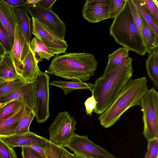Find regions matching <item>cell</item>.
<instances>
[{
    "label": "cell",
    "mask_w": 158,
    "mask_h": 158,
    "mask_svg": "<svg viewBox=\"0 0 158 158\" xmlns=\"http://www.w3.org/2000/svg\"><path fill=\"white\" fill-rule=\"evenodd\" d=\"M133 60L130 57L115 69L103 77L96 79L91 91L96 102L93 111L98 114L104 112L132 76Z\"/></svg>",
    "instance_id": "cell-1"
},
{
    "label": "cell",
    "mask_w": 158,
    "mask_h": 158,
    "mask_svg": "<svg viewBox=\"0 0 158 158\" xmlns=\"http://www.w3.org/2000/svg\"><path fill=\"white\" fill-rule=\"evenodd\" d=\"M97 65L92 54L72 52L56 56L45 72L64 79L85 82L94 75Z\"/></svg>",
    "instance_id": "cell-2"
},
{
    "label": "cell",
    "mask_w": 158,
    "mask_h": 158,
    "mask_svg": "<svg viewBox=\"0 0 158 158\" xmlns=\"http://www.w3.org/2000/svg\"><path fill=\"white\" fill-rule=\"evenodd\" d=\"M148 90L146 77L130 79L110 107L99 115L101 125L105 128L113 126L127 110L140 105L142 98Z\"/></svg>",
    "instance_id": "cell-3"
},
{
    "label": "cell",
    "mask_w": 158,
    "mask_h": 158,
    "mask_svg": "<svg viewBox=\"0 0 158 158\" xmlns=\"http://www.w3.org/2000/svg\"><path fill=\"white\" fill-rule=\"evenodd\" d=\"M110 28L116 42L139 55L147 53L142 36L133 20L128 0L121 12L114 19Z\"/></svg>",
    "instance_id": "cell-4"
},
{
    "label": "cell",
    "mask_w": 158,
    "mask_h": 158,
    "mask_svg": "<svg viewBox=\"0 0 158 158\" xmlns=\"http://www.w3.org/2000/svg\"><path fill=\"white\" fill-rule=\"evenodd\" d=\"M139 106L143 114L144 136L148 140L158 138V93L154 88L148 90Z\"/></svg>",
    "instance_id": "cell-5"
},
{
    "label": "cell",
    "mask_w": 158,
    "mask_h": 158,
    "mask_svg": "<svg viewBox=\"0 0 158 158\" xmlns=\"http://www.w3.org/2000/svg\"><path fill=\"white\" fill-rule=\"evenodd\" d=\"M76 123L67 111L60 112L49 128V141L58 147H64L75 133Z\"/></svg>",
    "instance_id": "cell-6"
},
{
    "label": "cell",
    "mask_w": 158,
    "mask_h": 158,
    "mask_svg": "<svg viewBox=\"0 0 158 158\" xmlns=\"http://www.w3.org/2000/svg\"><path fill=\"white\" fill-rule=\"evenodd\" d=\"M50 76L42 72L34 81L35 98L33 112L37 123L46 122L50 116L49 110Z\"/></svg>",
    "instance_id": "cell-7"
},
{
    "label": "cell",
    "mask_w": 158,
    "mask_h": 158,
    "mask_svg": "<svg viewBox=\"0 0 158 158\" xmlns=\"http://www.w3.org/2000/svg\"><path fill=\"white\" fill-rule=\"evenodd\" d=\"M27 12L49 30L62 40L66 31V25L58 16L52 10L45 9L36 4L27 5Z\"/></svg>",
    "instance_id": "cell-8"
},
{
    "label": "cell",
    "mask_w": 158,
    "mask_h": 158,
    "mask_svg": "<svg viewBox=\"0 0 158 158\" xmlns=\"http://www.w3.org/2000/svg\"><path fill=\"white\" fill-rule=\"evenodd\" d=\"M65 147L74 153L88 158H117L90 140L86 135L81 136L75 133Z\"/></svg>",
    "instance_id": "cell-9"
},
{
    "label": "cell",
    "mask_w": 158,
    "mask_h": 158,
    "mask_svg": "<svg viewBox=\"0 0 158 158\" xmlns=\"http://www.w3.org/2000/svg\"><path fill=\"white\" fill-rule=\"evenodd\" d=\"M32 34L38 37L54 55L65 53L68 47L62 40L51 32L36 20L32 17Z\"/></svg>",
    "instance_id": "cell-10"
},
{
    "label": "cell",
    "mask_w": 158,
    "mask_h": 158,
    "mask_svg": "<svg viewBox=\"0 0 158 158\" xmlns=\"http://www.w3.org/2000/svg\"><path fill=\"white\" fill-rule=\"evenodd\" d=\"M110 0H87L82 10L84 18L91 23H97L110 19Z\"/></svg>",
    "instance_id": "cell-11"
},
{
    "label": "cell",
    "mask_w": 158,
    "mask_h": 158,
    "mask_svg": "<svg viewBox=\"0 0 158 158\" xmlns=\"http://www.w3.org/2000/svg\"><path fill=\"white\" fill-rule=\"evenodd\" d=\"M34 81L26 83L19 89L0 98V104L2 106L12 101L18 100L23 102L33 111L35 98Z\"/></svg>",
    "instance_id": "cell-12"
},
{
    "label": "cell",
    "mask_w": 158,
    "mask_h": 158,
    "mask_svg": "<svg viewBox=\"0 0 158 158\" xmlns=\"http://www.w3.org/2000/svg\"><path fill=\"white\" fill-rule=\"evenodd\" d=\"M31 48L24 34L18 24L15 26V36L11 55L17 72L28 55Z\"/></svg>",
    "instance_id": "cell-13"
},
{
    "label": "cell",
    "mask_w": 158,
    "mask_h": 158,
    "mask_svg": "<svg viewBox=\"0 0 158 158\" xmlns=\"http://www.w3.org/2000/svg\"><path fill=\"white\" fill-rule=\"evenodd\" d=\"M0 139L13 149L17 147H26L36 143L44 148L49 140L31 132L0 137Z\"/></svg>",
    "instance_id": "cell-14"
},
{
    "label": "cell",
    "mask_w": 158,
    "mask_h": 158,
    "mask_svg": "<svg viewBox=\"0 0 158 158\" xmlns=\"http://www.w3.org/2000/svg\"><path fill=\"white\" fill-rule=\"evenodd\" d=\"M38 63L30 48L19 70L17 72L18 77L26 83L34 82L42 72L39 67Z\"/></svg>",
    "instance_id": "cell-15"
},
{
    "label": "cell",
    "mask_w": 158,
    "mask_h": 158,
    "mask_svg": "<svg viewBox=\"0 0 158 158\" xmlns=\"http://www.w3.org/2000/svg\"><path fill=\"white\" fill-rule=\"evenodd\" d=\"M30 110L24 104L12 115L0 121V137L13 135L20 120Z\"/></svg>",
    "instance_id": "cell-16"
},
{
    "label": "cell",
    "mask_w": 158,
    "mask_h": 158,
    "mask_svg": "<svg viewBox=\"0 0 158 158\" xmlns=\"http://www.w3.org/2000/svg\"><path fill=\"white\" fill-rule=\"evenodd\" d=\"M0 21L6 30L13 46L17 21L12 7L1 0H0Z\"/></svg>",
    "instance_id": "cell-17"
},
{
    "label": "cell",
    "mask_w": 158,
    "mask_h": 158,
    "mask_svg": "<svg viewBox=\"0 0 158 158\" xmlns=\"http://www.w3.org/2000/svg\"><path fill=\"white\" fill-rule=\"evenodd\" d=\"M26 6L12 8L18 23L22 29L27 42L30 45L32 34V23L31 19L27 14Z\"/></svg>",
    "instance_id": "cell-18"
},
{
    "label": "cell",
    "mask_w": 158,
    "mask_h": 158,
    "mask_svg": "<svg viewBox=\"0 0 158 158\" xmlns=\"http://www.w3.org/2000/svg\"><path fill=\"white\" fill-rule=\"evenodd\" d=\"M129 50L126 48H120L108 56L107 66L103 74V77L116 69L121 63L129 57Z\"/></svg>",
    "instance_id": "cell-19"
},
{
    "label": "cell",
    "mask_w": 158,
    "mask_h": 158,
    "mask_svg": "<svg viewBox=\"0 0 158 158\" xmlns=\"http://www.w3.org/2000/svg\"><path fill=\"white\" fill-rule=\"evenodd\" d=\"M140 16L142 21V38L146 52L149 54L158 47V36L141 14Z\"/></svg>",
    "instance_id": "cell-20"
},
{
    "label": "cell",
    "mask_w": 158,
    "mask_h": 158,
    "mask_svg": "<svg viewBox=\"0 0 158 158\" xmlns=\"http://www.w3.org/2000/svg\"><path fill=\"white\" fill-rule=\"evenodd\" d=\"M18 77L11 53L6 52L0 63V78L8 81L15 80Z\"/></svg>",
    "instance_id": "cell-21"
},
{
    "label": "cell",
    "mask_w": 158,
    "mask_h": 158,
    "mask_svg": "<svg viewBox=\"0 0 158 158\" xmlns=\"http://www.w3.org/2000/svg\"><path fill=\"white\" fill-rule=\"evenodd\" d=\"M49 85L57 86L61 88L64 91L65 95L71 93L77 89H84L92 90L94 84L79 81H64L62 80H54Z\"/></svg>",
    "instance_id": "cell-22"
},
{
    "label": "cell",
    "mask_w": 158,
    "mask_h": 158,
    "mask_svg": "<svg viewBox=\"0 0 158 158\" xmlns=\"http://www.w3.org/2000/svg\"><path fill=\"white\" fill-rule=\"evenodd\" d=\"M147 73L155 86L158 88V47L149 54L146 61Z\"/></svg>",
    "instance_id": "cell-23"
},
{
    "label": "cell",
    "mask_w": 158,
    "mask_h": 158,
    "mask_svg": "<svg viewBox=\"0 0 158 158\" xmlns=\"http://www.w3.org/2000/svg\"><path fill=\"white\" fill-rule=\"evenodd\" d=\"M30 47L38 62L42 61L43 59L49 60L55 56L48 49L41 40L35 36L30 41Z\"/></svg>",
    "instance_id": "cell-24"
},
{
    "label": "cell",
    "mask_w": 158,
    "mask_h": 158,
    "mask_svg": "<svg viewBox=\"0 0 158 158\" xmlns=\"http://www.w3.org/2000/svg\"><path fill=\"white\" fill-rule=\"evenodd\" d=\"M25 83L19 77L0 83V98L19 89Z\"/></svg>",
    "instance_id": "cell-25"
},
{
    "label": "cell",
    "mask_w": 158,
    "mask_h": 158,
    "mask_svg": "<svg viewBox=\"0 0 158 158\" xmlns=\"http://www.w3.org/2000/svg\"><path fill=\"white\" fill-rule=\"evenodd\" d=\"M24 104L20 101L14 100L2 106L0 109V121L12 115Z\"/></svg>",
    "instance_id": "cell-26"
},
{
    "label": "cell",
    "mask_w": 158,
    "mask_h": 158,
    "mask_svg": "<svg viewBox=\"0 0 158 158\" xmlns=\"http://www.w3.org/2000/svg\"><path fill=\"white\" fill-rule=\"evenodd\" d=\"M35 116L33 111L30 110L27 114L20 120L13 135L23 134L30 132V126Z\"/></svg>",
    "instance_id": "cell-27"
},
{
    "label": "cell",
    "mask_w": 158,
    "mask_h": 158,
    "mask_svg": "<svg viewBox=\"0 0 158 158\" xmlns=\"http://www.w3.org/2000/svg\"><path fill=\"white\" fill-rule=\"evenodd\" d=\"M140 14L158 36V26L153 19L139 3V0H132Z\"/></svg>",
    "instance_id": "cell-28"
},
{
    "label": "cell",
    "mask_w": 158,
    "mask_h": 158,
    "mask_svg": "<svg viewBox=\"0 0 158 158\" xmlns=\"http://www.w3.org/2000/svg\"><path fill=\"white\" fill-rule=\"evenodd\" d=\"M140 4L152 16L157 24H158V2L156 0H139Z\"/></svg>",
    "instance_id": "cell-29"
},
{
    "label": "cell",
    "mask_w": 158,
    "mask_h": 158,
    "mask_svg": "<svg viewBox=\"0 0 158 158\" xmlns=\"http://www.w3.org/2000/svg\"><path fill=\"white\" fill-rule=\"evenodd\" d=\"M109 9L110 19H114L122 10L127 0H110Z\"/></svg>",
    "instance_id": "cell-30"
},
{
    "label": "cell",
    "mask_w": 158,
    "mask_h": 158,
    "mask_svg": "<svg viewBox=\"0 0 158 158\" xmlns=\"http://www.w3.org/2000/svg\"><path fill=\"white\" fill-rule=\"evenodd\" d=\"M0 44L6 52H11L12 45L8 34L0 21Z\"/></svg>",
    "instance_id": "cell-31"
},
{
    "label": "cell",
    "mask_w": 158,
    "mask_h": 158,
    "mask_svg": "<svg viewBox=\"0 0 158 158\" xmlns=\"http://www.w3.org/2000/svg\"><path fill=\"white\" fill-rule=\"evenodd\" d=\"M148 140L147 150L144 158H158V138Z\"/></svg>",
    "instance_id": "cell-32"
},
{
    "label": "cell",
    "mask_w": 158,
    "mask_h": 158,
    "mask_svg": "<svg viewBox=\"0 0 158 158\" xmlns=\"http://www.w3.org/2000/svg\"><path fill=\"white\" fill-rule=\"evenodd\" d=\"M13 149L0 139V158H17Z\"/></svg>",
    "instance_id": "cell-33"
},
{
    "label": "cell",
    "mask_w": 158,
    "mask_h": 158,
    "mask_svg": "<svg viewBox=\"0 0 158 158\" xmlns=\"http://www.w3.org/2000/svg\"><path fill=\"white\" fill-rule=\"evenodd\" d=\"M134 22L137 26L142 36V19L140 14L132 0H128Z\"/></svg>",
    "instance_id": "cell-34"
},
{
    "label": "cell",
    "mask_w": 158,
    "mask_h": 158,
    "mask_svg": "<svg viewBox=\"0 0 158 158\" xmlns=\"http://www.w3.org/2000/svg\"><path fill=\"white\" fill-rule=\"evenodd\" d=\"M47 158H60L59 147L49 140L44 148Z\"/></svg>",
    "instance_id": "cell-35"
},
{
    "label": "cell",
    "mask_w": 158,
    "mask_h": 158,
    "mask_svg": "<svg viewBox=\"0 0 158 158\" xmlns=\"http://www.w3.org/2000/svg\"><path fill=\"white\" fill-rule=\"evenodd\" d=\"M23 158H45L33 149L26 147H21Z\"/></svg>",
    "instance_id": "cell-36"
},
{
    "label": "cell",
    "mask_w": 158,
    "mask_h": 158,
    "mask_svg": "<svg viewBox=\"0 0 158 158\" xmlns=\"http://www.w3.org/2000/svg\"><path fill=\"white\" fill-rule=\"evenodd\" d=\"M84 105L86 113L88 115H91L96 105V102L93 95L86 99Z\"/></svg>",
    "instance_id": "cell-37"
},
{
    "label": "cell",
    "mask_w": 158,
    "mask_h": 158,
    "mask_svg": "<svg viewBox=\"0 0 158 158\" xmlns=\"http://www.w3.org/2000/svg\"><path fill=\"white\" fill-rule=\"evenodd\" d=\"M3 2L12 7L27 5L26 1L24 0H1Z\"/></svg>",
    "instance_id": "cell-38"
},
{
    "label": "cell",
    "mask_w": 158,
    "mask_h": 158,
    "mask_svg": "<svg viewBox=\"0 0 158 158\" xmlns=\"http://www.w3.org/2000/svg\"><path fill=\"white\" fill-rule=\"evenodd\" d=\"M56 0H40L36 3L39 7L48 10H52V6Z\"/></svg>",
    "instance_id": "cell-39"
},
{
    "label": "cell",
    "mask_w": 158,
    "mask_h": 158,
    "mask_svg": "<svg viewBox=\"0 0 158 158\" xmlns=\"http://www.w3.org/2000/svg\"><path fill=\"white\" fill-rule=\"evenodd\" d=\"M26 147L33 149L44 158H47L44 148L39 144L35 143Z\"/></svg>",
    "instance_id": "cell-40"
},
{
    "label": "cell",
    "mask_w": 158,
    "mask_h": 158,
    "mask_svg": "<svg viewBox=\"0 0 158 158\" xmlns=\"http://www.w3.org/2000/svg\"><path fill=\"white\" fill-rule=\"evenodd\" d=\"M60 158H73V154L69 152L64 147H59Z\"/></svg>",
    "instance_id": "cell-41"
},
{
    "label": "cell",
    "mask_w": 158,
    "mask_h": 158,
    "mask_svg": "<svg viewBox=\"0 0 158 158\" xmlns=\"http://www.w3.org/2000/svg\"><path fill=\"white\" fill-rule=\"evenodd\" d=\"M39 0H27L26 1L27 5L35 4L37 3Z\"/></svg>",
    "instance_id": "cell-42"
},
{
    "label": "cell",
    "mask_w": 158,
    "mask_h": 158,
    "mask_svg": "<svg viewBox=\"0 0 158 158\" xmlns=\"http://www.w3.org/2000/svg\"><path fill=\"white\" fill-rule=\"evenodd\" d=\"M5 53V49L0 44V55L3 56Z\"/></svg>",
    "instance_id": "cell-43"
},
{
    "label": "cell",
    "mask_w": 158,
    "mask_h": 158,
    "mask_svg": "<svg viewBox=\"0 0 158 158\" xmlns=\"http://www.w3.org/2000/svg\"><path fill=\"white\" fill-rule=\"evenodd\" d=\"M73 158H88L75 153L73 154Z\"/></svg>",
    "instance_id": "cell-44"
},
{
    "label": "cell",
    "mask_w": 158,
    "mask_h": 158,
    "mask_svg": "<svg viewBox=\"0 0 158 158\" xmlns=\"http://www.w3.org/2000/svg\"><path fill=\"white\" fill-rule=\"evenodd\" d=\"M6 81L3 79L0 78V83H2V82H4Z\"/></svg>",
    "instance_id": "cell-45"
},
{
    "label": "cell",
    "mask_w": 158,
    "mask_h": 158,
    "mask_svg": "<svg viewBox=\"0 0 158 158\" xmlns=\"http://www.w3.org/2000/svg\"><path fill=\"white\" fill-rule=\"evenodd\" d=\"M4 56V55H3ZM3 56L0 55V63L2 61L3 57Z\"/></svg>",
    "instance_id": "cell-46"
},
{
    "label": "cell",
    "mask_w": 158,
    "mask_h": 158,
    "mask_svg": "<svg viewBox=\"0 0 158 158\" xmlns=\"http://www.w3.org/2000/svg\"><path fill=\"white\" fill-rule=\"evenodd\" d=\"M2 105L0 104V109L1 107H2Z\"/></svg>",
    "instance_id": "cell-47"
}]
</instances>
